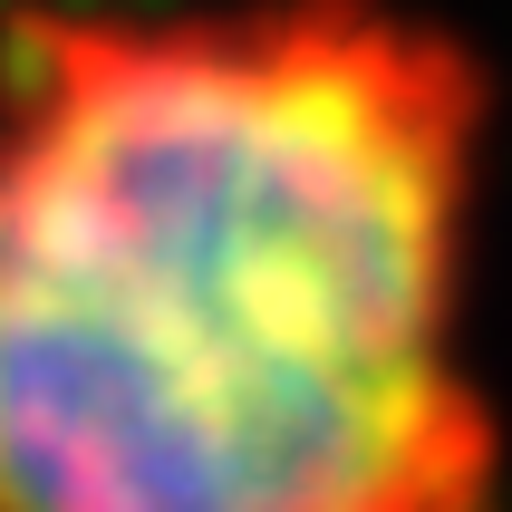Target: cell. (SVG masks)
Returning <instances> with one entry per match:
<instances>
[{"mask_svg": "<svg viewBox=\"0 0 512 512\" xmlns=\"http://www.w3.org/2000/svg\"><path fill=\"white\" fill-rule=\"evenodd\" d=\"M474 165L484 58L387 0L39 20L0 78V512H503Z\"/></svg>", "mask_w": 512, "mask_h": 512, "instance_id": "obj_1", "label": "cell"}]
</instances>
